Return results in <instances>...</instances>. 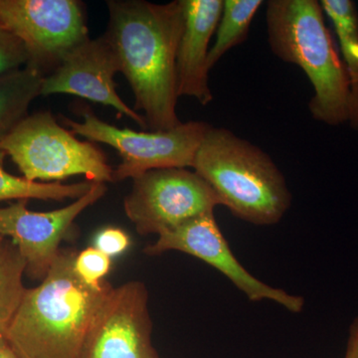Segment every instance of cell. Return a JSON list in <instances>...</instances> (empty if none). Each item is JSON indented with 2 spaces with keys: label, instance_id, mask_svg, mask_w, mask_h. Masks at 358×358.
<instances>
[{
  "label": "cell",
  "instance_id": "6da1fadb",
  "mask_svg": "<svg viewBox=\"0 0 358 358\" xmlns=\"http://www.w3.org/2000/svg\"><path fill=\"white\" fill-rule=\"evenodd\" d=\"M109 23L103 35L119 60L120 72L134 96L150 131L182 124L176 113V56L185 25L182 2L107 1Z\"/></svg>",
  "mask_w": 358,
  "mask_h": 358
},
{
  "label": "cell",
  "instance_id": "7a4b0ae2",
  "mask_svg": "<svg viewBox=\"0 0 358 358\" xmlns=\"http://www.w3.org/2000/svg\"><path fill=\"white\" fill-rule=\"evenodd\" d=\"M78 252L61 249L39 286L27 289L6 341L20 358H81L92 324L114 287L85 284L75 272Z\"/></svg>",
  "mask_w": 358,
  "mask_h": 358
},
{
  "label": "cell",
  "instance_id": "3957f363",
  "mask_svg": "<svg viewBox=\"0 0 358 358\" xmlns=\"http://www.w3.org/2000/svg\"><path fill=\"white\" fill-rule=\"evenodd\" d=\"M268 45L284 62L299 66L313 85L308 109L329 124L358 129V93L339 56L317 0H270L266 10Z\"/></svg>",
  "mask_w": 358,
  "mask_h": 358
},
{
  "label": "cell",
  "instance_id": "277c9868",
  "mask_svg": "<svg viewBox=\"0 0 358 358\" xmlns=\"http://www.w3.org/2000/svg\"><path fill=\"white\" fill-rule=\"evenodd\" d=\"M192 169L233 215L254 225L279 223L292 204L286 178L260 148L225 128L210 126Z\"/></svg>",
  "mask_w": 358,
  "mask_h": 358
},
{
  "label": "cell",
  "instance_id": "5b68a950",
  "mask_svg": "<svg viewBox=\"0 0 358 358\" xmlns=\"http://www.w3.org/2000/svg\"><path fill=\"white\" fill-rule=\"evenodd\" d=\"M23 178L35 182H60L84 176L92 182L115 181V171L90 141L59 124L50 112L28 115L0 143Z\"/></svg>",
  "mask_w": 358,
  "mask_h": 358
},
{
  "label": "cell",
  "instance_id": "8992f818",
  "mask_svg": "<svg viewBox=\"0 0 358 358\" xmlns=\"http://www.w3.org/2000/svg\"><path fill=\"white\" fill-rule=\"evenodd\" d=\"M83 122L63 119L73 133L87 140L105 143L119 152L122 164L115 171V181L136 178L152 169L192 167L195 154L210 124L182 122L169 131H136L120 129L85 110Z\"/></svg>",
  "mask_w": 358,
  "mask_h": 358
},
{
  "label": "cell",
  "instance_id": "52a82bcc",
  "mask_svg": "<svg viewBox=\"0 0 358 358\" xmlns=\"http://www.w3.org/2000/svg\"><path fill=\"white\" fill-rule=\"evenodd\" d=\"M0 27L24 45L27 65L44 77L90 38L77 0H0Z\"/></svg>",
  "mask_w": 358,
  "mask_h": 358
},
{
  "label": "cell",
  "instance_id": "ba28073f",
  "mask_svg": "<svg viewBox=\"0 0 358 358\" xmlns=\"http://www.w3.org/2000/svg\"><path fill=\"white\" fill-rule=\"evenodd\" d=\"M221 201L208 183L186 169H152L134 179L124 199L126 215L138 234L160 235L205 214Z\"/></svg>",
  "mask_w": 358,
  "mask_h": 358
},
{
  "label": "cell",
  "instance_id": "9c48e42d",
  "mask_svg": "<svg viewBox=\"0 0 358 358\" xmlns=\"http://www.w3.org/2000/svg\"><path fill=\"white\" fill-rule=\"evenodd\" d=\"M169 251L182 252L208 264L225 275L249 301H274L294 313H300L305 308L303 296L268 286L239 262L221 232L214 213L192 219L176 229L162 233L154 244L145 249V253L150 256Z\"/></svg>",
  "mask_w": 358,
  "mask_h": 358
},
{
  "label": "cell",
  "instance_id": "30bf717a",
  "mask_svg": "<svg viewBox=\"0 0 358 358\" xmlns=\"http://www.w3.org/2000/svg\"><path fill=\"white\" fill-rule=\"evenodd\" d=\"M106 192V183L93 182L83 196L53 211L29 210L28 200L0 207V235L8 237L15 245L30 278L43 280L46 277L61 250V242L72 230L78 216L102 199Z\"/></svg>",
  "mask_w": 358,
  "mask_h": 358
},
{
  "label": "cell",
  "instance_id": "8fae6325",
  "mask_svg": "<svg viewBox=\"0 0 358 358\" xmlns=\"http://www.w3.org/2000/svg\"><path fill=\"white\" fill-rule=\"evenodd\" d=\"M145 284L113 289L90 329L81 358H159Z\"/></svg>",
  "mask_w": 358,
  "mask_h": 358
},
{
  "label": "cell",
  "instance_id": "7c38bea8",
  "mask_svg": "<svg viewBox=\"0 0 358 358\" xmlns=\"http://www.w3.org/2000/svg\"><path fill=\"white\" fill-rule=\"evenodd\" d=\"M119 60L105 37L88 39L68 54L51 74L44 77L41 96L68 94L113 108L148 129L143 115L129 107L115 90Z\"/></svg>",
  "mask_w": 358,
  "mask_h": 358
},
{
  "label": "cell",
  "instance_id": "4fadbf2b",
  "mask_svg": "<svg viewBox=\"0 0 358 358\" xmlns=\"http://www.w3.org/2000/svg\"><path fill=\"white\" fill-rule=\"evenodd\" d=\"M185 25L176 56L178 96H192L202 106L213 100L209 87L208 49L217 30L223 0H181Z\"/></svg>",
  "mask_w": 358,
  "mask_h": 358
},
{
  "label": "cell",
  "instance_id": "5bb4252c",
  "mask_svg": "<svg viewBox=\"0 0 358 358\" xmlns=\"http://www.w3.org/2000/svg\"><path fill=\"white\" fill-rule=\"evenodd\" d=\"M43 79L29 66L0 76V143L27 117L30 105L41 96Z\"/></svg>",
  "mask_w": 358,
  "mask_h": 358
},
{
  "label": "cell",
  "instance_id": "9a60e30c",
  "mask_svg": "<svg viewBox=\"0 0 358 358\" xmlns=\"http://www.w3.org/2000/svg\"><path fill=\"white\" fill-rule=\"evenodd\" d=\"M26 263L9 239L0 245V341H6L7 329L27 291L23 285Z\"/></svg>",
  "mask_w": 358,
  "mask_h": 358
},
{
  "label": "cell",
  "instance_id": "2e32d148",
  "mask_svg": "<svg viewBox=\"0 0 358 358\" xmlns=\"http://www.w3.org/2000/svg\"><path fill=\"white\" fill-rule=\"evenodd\" d=\"M262 4V0H223L215 43L208 54L209 70L217 64L230 49L248 38L250 25Z\"/></svg>",
  "mask_w": 358,
  "mask_h": 358
},
{
  "label": "cell",
  "instance_id": "e0dca14e",
  "mask_svg": "<svg viewBox=\"0 0 358 358\" xmlns=\"http://www.w3.org/2000/svg\"><path fill=\"white\" fill-rule=\"evenodd\" d=\"M6 154L0 150V203L9 200H55L78 199L89 192L93 182L83 181L74 185L61 182H35L24 178H18L4 169Z\"/></svg>",
  "mask_w": 358,
  "mask_h": 358
},
{
  "label": "cell",
  "instance_id": "ac0fdd59",
  "mask_svg": "<svg viewBox=\"0 0 358 358\" xmlns=\"http://www.w3.org/2000/svg\"><path fill=\"white\" fill-rule=\"evenodd\" d=\"M324 13L334 23L341 44L343 60L358 93V13L350 0H322Z\"/></svg>",
  "mask_w": 358,
  "mask_h": 358
},
{
  "label": "cell",
  "instance_id": "d6986e66",
  "mask_svg": "<svg viewBox=\"0 0 358 358\" xmlns=\"http://www.w3.org/2000/svg\"><path fill=\"white\" fill-rule=\"evenodd\" d=\"M112 268V258L103 254L96 247L78 252L75 259V272L79 279L93 288H100L105 282L103 278Z\"/></svg>",
  "mask_w": 358,
  "mask_h": 358
},
{
  "label": "cell",
  "instance_id": "ffe728a7",
  "mask_svg": "<svg viewBox=\"0 0 358 358\" xmlns=\"http://www.w3.org/2000/svg\"><path fill=\"white\" fill-rule=\"evenodd\" d=\"M24 45L13 33L0 27V76L27 65Z\"/></svg>",
  "mask_w": 358,
  "mask_h": 358
},
{
  "label": "cell",
  "instance_id": "44dd1931",
  "mask_svg": "<svg viewBox=\"0 0 358 358\" xmlns=\"http://www.w3.org/2000/svg\"><path fill=\"white\" fill-rule=\"evenodd\" d=\"M94 244V247L112 258L124 253L131 246V239L121 228L107 227L96 235Z\"/></svg>",
  "mask_w": 358,
  "mask_h": 358
},
{
  "label": "cell",
  "instance_id": "7402d4cb",
  "mask_svg": "<svg viewBox=\"0 0 358 358\" xmlns=\"http://www.w3.org/2000/svg\"><path fill=\"white\" fill-rule=\"evenodd\" d=\"M345 358H358V317L350 326Z\"/></svg>",
  "mask_w": 358,
  "mask_h": 358
},
{
  "label": "cell",
  "instance_id": "603a6c76",
  "mask_svg": "<svg viewBox=\"0 0 358 358\" xmlns=\"http://www.w3.org/2000/svg\"><path fill=\"white\" fill-rule=\"evenodd\" d=\"M0 358H20L13 352L6 341H0Z\"/></svg>",
  "mask_w": 358,
  "mask_h": 358
},
{
  "label": "cell",
  "instance_id": "cb8c5ba5",
  "mask_svg": "<svg viewBox=\"0 0 358 358\" xmlns=\"http://www.w3.org/2000/svg\"><path fill=\"white\" fill-rule=\"evenodd\" d=\"M4 240H6V238H4L3 236H1V235H0V245L2 244V242H3Z\"/></svg>",
  "mask_w": 358,
  "mask_h": 358
},
{
  "label": "cell",
  "instance_id": "d4e9b609",
  "mask_svg": "<svg viewBox=\"0 0 358 358\" xmlns=\"http://www.w3.org/2000/svg\"><path fill=\"white\" fill-rule=\"evenodd\" d=\"M357 80H358V77H357Z\"/></svg>",
  "mask_w": 358,
  "mask_h": 358
}]
</instances>
